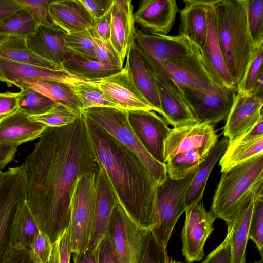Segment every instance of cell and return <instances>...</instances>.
<instances>
[{
    "label": "cell",
    "mask_w": 263,
    "mask_h": 263,
    "mask_svg": "<svg viewBox=\"0 0 263 263\" xmlns=\"http://www.w3.org/2000/svg\"><path fill=\"white\" fill-rule=\"evenodd\" d=\"M206 21V39L200 50L204 66L213 81L219 87L235 88L236 86L227 70L222 54L217 31L213 0L208 1Z\"/></svg>",
    "instance_id": "2e32d148"
},
{
    "label": "cell",
    "mask_w": 263,
    "mask_h": 263,
    "mask_svg": "<svg viewBox=\"0 0 263 263\" xmlns=\"http://www.w3.org/2000/svg\"><path fill=\"white\" fill-rule=\"evenodd\" d=\"M97 263H119L111 241L107 234L97 247Z\"/></svg>",
    "instance_id": "816d5d0a"
},
{
    "label": "cell",
    "mask_w": 263,
    "mask_h": 263,
    "mask_svg": "<svg viewBox=\"0 0 263 263\" xmlns=\"http://www.w3.org/2000/svg\"><path fill=\"white\" fill-rule=\"evenodd\" d=\"M73 89L82 103L83 109L95 107H117L102 90L92 82H79L73 86Z\"/></svg>",
    "instance_id": "ab89813d"
},
{
    "label": "cell",
    "mask_w": 263,
    "mask_h": 263,
    "mask_svg": "<svg viewBox=\"0 0 263 263\" xmlns=\"http://www.w3.org/2000/svg\"><path fill=\"white\" fill-rule=\"evenodd\" d=\"M261 185L263 182L246 195L236 211L230 230L227 232L231 249L232 263H246V249L254 196Z\"/></svg>",
    "instance_id": "83f0119b"
},
{
    "label": "cell",
    "mask_w": 263,
    "mask_h": 263,
    "mask_svg": "<svg viewBox=\"0 0 263 263\" xmlns=\"http://www.w3.org/2000/svg\"><path fill=\"white\" fill-rule=\"evenodd\" d=\"M129 123L148 153L158 162L165 164L164 148L170 132L167 122L153 110L127 111Z\"/></svg>",
    "instance_id": "5bb4252c"
},
{
    "label": "cell",
    "mask_w": 263,
    "mask_h": 263,
    "mask_svg": "<svg viewBox=\"0 0 263 263\" xmlns=\"http://www.w3.org/2000/svg\"><path fill=\"white\" fill-rule=\"evenodd\" d=\"M178 11L175 0H143L134 13V18L148 32L167 35Z\"/></svg>",
    "instance_id": "603a6c76"
},
{
    "label": "cell",
    "mask_w": 263,
    "mask_h": 263,
    "mask_svg": "<svg viewBox=\"0 0 263 263\" xmlns=\"http://www.w3.org/2000/svg\"><path fill=\"white\" fill-rule=\"evenodd\" d=\"M168 263H181V262H180L179 261H176V260H174L171 259L168 260Z\"/></svg>",
    "instance_id": "e7e4bbea"
},
{
    "label": "cell",
    "mask_w": 263,
    "mask_h": 263,
    "mask_svg": "<svg viewBox=\"0 0 263 263\" xmlns=\"http://www.w3.org/2000/svg\"><path fill=\"white\" fill-rule=\"evenodd\" d=\"M38 25L22 8L0 23V35L26 38L35 32Z\"/></svg>",
    "instance_id": "74e56055"
},
{
    "label": "cell",
    "mask_w": 263,
    "mask_h": 263,
    "mask_svg": "<svg viewBox=\"0 0 263 263\" xmlns=\"http://www.w3.org/2000/svg\"><path fill=\"white\" fill-rule=\"evenodd\" d=\"M52 244L49 236L40 230L28 249L30 257L35 263H48L51 254Z\"/></svg>",
    "instance_id": "f6af8a7d"
},
{
    "label": "cell",
    "mask_w": 263,
    "mask_h": 263,
    "mask_svg": "<svg viewBox=\"0 0 263 263\" xmlns=\"http://www.w3.org/2000/svg\"><path fill=\"white\" fill-rule=\"evenodd\" d=\"M0 58L17 63L63 70L61 66L36 55L28 47L25 38L18 36H10L0 44Z\"/></svg>",
    "instance_id": "d6a6232c"
},
{
    "label": "cell",
    "mask_w": 263,
    "mask_h": 263,
    "mask_svg": "<svg viewBox=\"0 0 263 263\" xmlns=\"http://www.w3.org/2000/svg\"><path fill=\"white\" fill-rule=\"evenodd\" d=\"M197 168L185 177L175 180L168 175L158 186L156 198V226L151 230L157 242L166 248L174 227L185 212L186 191Z\"/></svg>",
    "instance_id": "52a82bcc"
},
{
    "label": "cell",
    "mask_w": 263,
    "mask_h": 263,
    "mask_svg": "<svg viewBox=\"0 0 263 263\" xmlns=\"http://www.w3.org/2000/svg\"><path fill=\"white\" fill-rule=\"evenodd\" d=\"M166 248L160 245L150 231L141 263H168Z\"/></svg>",
    "instance_id": "681fc988"
},
{
    "label": "cell",
    "mask_w": 263,
    "mask_h": 263,
    "mask_svg": "<svg viewBox=\"0 0 263 263\" xmlns=\"http://www.w3.org/2000/svg\"><path fill=\"white\" fill-rule=\"evenodd\" d=\"M17 148L16 146L0 144V170L13 160Z\"/></svg>",
    "instance_id": "91938a15"
},
{
    "label": "cell",
    "mask_w": 263,
    "mask_h": 263,
    "mask_svg": "<svg viewBox=\"0 0 263 263\" xmlns=\"http://www.w3.org/2000/svg\"><path fill=\"white\" fill-rule=\"evenodd\" d=\"M126 57L124 68L135 87L151 106L153 111L161 115L155 79L144 56L134 42Z\"/></svg>",
    "instance_id": "484cf974"
},
{
    "label": "cell",
    "mask_w": 263,
    "mask_h": 263,
    "mask_svg": "<svg viewBox=\"0 0 263 263\" xmlns=\"http://www.w3.org/2000/svg\"><path fill=\"white\" fill-rule=\"evenodd\" d=\"M112 8L103 17L95 20L94 27L90 29L93 37L103 41H108L110 39L111 24Z\"/></svg>",
    "instance_id": "f5cc1de1"
},
{
    "label": "cell",
    "mask_w": 263,
    "mask_h": 263,
    "mask_svg": "<svg viewBox=\"0 0 263 263\" xmlns=\"http://www.w3.org/2000/svg\"><path fill=\"white\" fill-rule=\"evenodd\" d=\"M48 13L52 23L67 34L90 29L95 20L80 0L51 1Z\"/></svg>",
    "instance_id": "cb8c5ba5"
},
{
    "label": "cell",
    "mask_w": 263,
    "mask_h": 263,
    "mask_svg": "<svg viewBox=\"0 0 263 263\" xmlns=\"http://www.w3.org/2000/svg\"><path fill=\"white\" fill-rule=\"evenodd\" d=\"M97 172L82 175L74 186L69 224L70 248L73 253L85 251L90 239L94 219Z\"/></svg>",
    "instance_id": "8992f818"
},
{
    "label": "cell",
    "mask_w": 263,
    "mask_h": 263,
    "mask_svg": "<svg viewBox=\"0 0 263 263\" xmlns=\"http://www.w3.org/2000/svg\"><path fill=\"white\" fill-rule=\"evenodd\" d=\"M261 154H263V137L251 141L228 143L219 161L221 172Z\"/></svg>",
    "instance_id": "e575fe53"
},
{
    "label": "cell",
    "mask_w": 263,
    "mask_h": 263,
    "mask_svg": "<svg viewBox=\"0 0 263 263\" xmlns=\"http://www.w3.org/2000/svg\"><path fill=\"white\" fill-rule=\"evenodd\" d=\"M131 0H114L109 41L124 63L133 44L136 29Z\"/></svg>",
    "instance_id": "d4e9b609"
},
{
    "label": "cell",
    "mask_w": 263,
    "mask_h": 263,
    "mask_svg": "<svg viewBox=\"0 0 263 263\" xmlns=\"http://www.w3.org/2000/svg\"><path fill=\"white\" fill-rule=\"evenodd\" d=\"M10 36L0 35V44L6 40Z\"/></svg>",
    "instance_id": "be15d7a7"
},
{
    "label": "cell",
    "mask_w": 263,
    "mask_h": 263,
    "mask_svg": "<svg viewBox=\"0 0 263 263\" xmlns=\"http://www.w3.org/2000/svg\"><path fill=\"white\" fill-rule=\"evenodd\" d=\"M118 202L117 196L107 176L100 167L96 173L93 224L86 249L92 250L96 249L106 235L112 212Z\"/></svg>",
    "instance_id": "ffe728a7"
},
{
    "label": "cell",
    "mask_w": 263,
    "mask_h": 263,
    "mask_svg": "<svg viewBox=\"0 0 263 263\" xmlns=\"http://www.w3.org/2000/svg\"><path fill=\"white\" fill-rule=\"evenodd\" d=\"M247 23L255 49L263 45V0H246Z\"/></svg>",
    "instance_id": "60d3db41"
},
{
    "label": "cell",
    "mask_w": 263,
    "mask_h": 263,
    "mask_svg": "<svg viewBox=\"0 0 263 263\" xmlns=\"http://www.w3.org/2000/svg\"><path fill=\"white\" fill-rule=\"evenodd\" d=\"M20 84L28 86L56 102L64 103L79 112L83 109L75 94L73 86L69 84L50 80H30L18 83L15 86Z\"/></svg>",
    "instance_id": "836d02e7"
},
{
    "label": "cell",
    "mask_w": 263,
    "mask_h": 263,
    "mask_svg": "<svg viewBox=\"0 0 263 263\" xmlns=\"http://www.w3.org/2000/svg\"><path fill=\"white\" fill-rule=\"evenodd\" d=\"M26 201L23 167H11L0 175V263H6L10 250V227L14 213Z\"/></svg>",
    "instance_id": "9c48e42d"
},
{
    "label": "cell",
    "mask_w": 263,
    "mask_h": 263,
    "mask_svg": "<svg viewBox=\"0 0 263 263\" xmlns=\"http://www.w3.org/2000/svg\"><path fill=\"white\" fill-rule=\"evenodd\" d=\"M180 10L179 34L184 36L200 50L205 41L207 32V0H184Z\"/></svg>",
    "instance_id": "f1b7e54d"
},
{
    "label": "cell",
    "mask_w": 263,
    "mask_h": 263,
    "mask_svg": "<svg viewBox=\"0 0 263 263\" xmlns=\"http://www.w3.org/2000/svg\"><path fill=\"white\" fill-rule=\"evenodd\" d=\"M142 54L148 62L163 69L179 88L205 92L221 88L214 83L207 72L198 47L183 57L165 61L155 60Z\"/></svg>",
    "instance_id": "30bf717a"
},
{
    "label": "cell",
    "mask_w": 263,
    "mask_h": 263,
    "mask_svg": "<svg viewBox=\"0 0 263 263\" xmlns=\"http://www.w3.org/2000/svg\"><path fill=\"white\" fill-rule=\"evenodd\" d=\"M150 231L137 226L118 202L107 230L119 263H141Z\"/></svg>",
    "instance_id": "ba28073f"
},
{
    "label": "cell",
    "mask_w": 263,
    "mask_h": 263,
    "mask_svg": "<svg viewBox=\"0 0 263 263\" xmlns=\"http://www.w3.org/2000/svg\"><path fill=\"white\" fill-rule=\"evenodd\" d=\"M30 80H50L74 86L85 81L64 70L47 68L36 65L17 63L0 58V81L9 86Z\"/></svg>",
    "instance_id": "44dd1931"
},
{
    "label": "cell",
    "mask_w": 263,
    "mask_h": 263,
    "mask_svg": "<svg viewBox=\"0 0 263 263\" xmlns=\"http://www.w3.org/2000/svg\"><path fill=\"white\" fill-rule=\"evenodd\" d=\"M65 39L67 48L73 54L97 61L95 42L90 29L66 34Z\"/></svg>",
    "instance_id": "b9f144b4"
},
{
    "label": "cell",
    "mask_w": 263,
    "mask_h": 263,
    "mask_svg": "<svg viewBox=\"0 0 263 263\" xmlns=\"http://www.w3.org/2000/svg\"><path fill=\"white\" fill-rule=\"evenodd\" d=\"M26 201L16 209L10 227V245L17 249H29L40 231Z\"/></svg>",
    "instance_id": "4dcf8cb0"
},
{
    "label": "cell",
    "mask_w": 263,
    "mask_h": 263,
    "mask_svg": "<svg viewBox=\"0 0 263 263\" xmlns=\"http://www.w3.org/2000/svg\"><path fill=\"white\" fill-rule=\"evenodd\" d=\"M74 263H97V248L92 250L86 249L80 253H73Z\"/></svg>",
    "instance_id": "94428289"
},
{
    "label": "cell",
    "mask_w": 263,
    "mask_h": 263,
    "mask_svg": "<svg viewBox=\"0 0 263 263\" xmlns=\"http://www.w3.org/2000/svg\"><path fill=\"white\" fill-rule=\"evenodd\" d=\"M134 43L145 56L157 61L181 58L192 53L197 46L186 37L169 36L136 30Z\"/></svg>",
    "instance_id": "9a60e30c"
},
{
    "label": "cell",
    "mask_w": 263,
    "mask_h": 263,
    "mask_svg": "<svg viewBox=\"0 0 263 263\" xmlns=\"http://www.w3.org/2000/svg\"><path fill=\"white\" fill-rule=\"evenodd\" d=\"M262 106V98L237 91L223 128L228 143L236 141L263 117Z\"/></svg>",
    "instance_id": "ac0fdd59"
},
{
    "label": "cell",
    "mask_w": 263,
    "mask_h": 263,
    "mask_svg": "<svg viewBox=\"0 0 263 263\" xmlns=\"http://www.w3.org/2000/svg\"><path fill=\"white\" fill-rule=\"evenodd\" d=\"M202 263H232L231 249L229 236L206 256Z\"/></svg>",
    "instance_id": "f907efd6"
},
{
    "label": "cell",
    "mask_w": 263,
    "mask_h": 263,
    "mask_svg": "<svg viewBox=\"0 0 263 263\" xmlns=\"http://www.w3.org/2000/svg\"><path fill=\"white\" fill-rule=\"evenodd\" d=\"M93 41L97 61L103 64L123 68V63L109 41H103L95 37H93Z\"/></svg>",
    "instance_id": "c3c4849f"
},
{
    "label": "cell",
    "mask_w": 263,
    "mask_h": 263,
    "mask_svg": "<svg viewBox=\"0 0 263 263\" xmlns=\"http://www.w3.org/2000/svg\"><path fill=\"white\" fill-rule=\"evenodd\" d=\"M21 9L16 0H0V23Z\"/></svg>",
    "instance_id": "6f0895ef"
},
{
    "label": "cell",
    "mask_w": 263,
    "mask_h": 263,
    "mask_svg": "<svg viewBox=\"0 0 263 263\" xmlns=\"http://www.w3.org/2000/svg\"><path fill=\"white\" fill-rule=\"evenodd\" d=\"M249 239L256 245L262 258L263 185L256 192L249 228Z\"/></svg>",
    "instance_id": "7bdbcfd3"
},
{
    "label": "cell",
    "mask_w": 263,
    "mask_h": 263,
    "mask_svg": "<svg viewBox=\"0 0 263 263\" xmlns=\"http://www.w3.org/2000/svg\"><path fill=\"white\" fill-rule=\"evenodd\" d=\"M261 137H263V117H261L249 130L233 142L251 141Z\"/></svg>",
    "instance_id": "680465c9"
},
{
    "label": "cell",
    "mask_w": 263,
    "mask_h": 263,
    "mask_svg": "<svg viewBox=\"0 0 263 263\" xmlns=\"http://www.w3.org/2000/svg\"><path fill=\"white\" fill-rule=\"evenodd\" d=\"M1 172H2V171H1V170H0V175H1Z\"/></svg>",
    "instance_id": "003e7915"
},
{
    "label": "cell",
    "mask_w": 263,
    "mask_h": 263,
    "mask_svg": "<svg viewBox=\"0 0 263 263\" xmlns=\"http://www.w3.org/2000/svg\"><path fill=\"white\" fill-rule=\"evenodd\" d=\"M80 114L67 104L58 102L48 111L42 115L29 116L28 118L48 127H59L73 122Z\"/></svg>",
    "instance_id": "f35d334b"
},
{
    "label": "cell",
    "mask_w": 263,
    "mask_h": 263,
    "mask_svg": "<svg viewBox=\"0 0 263 263\" xmlns=\"http://www.w3.org/2000/svg\"><path fill=\"white\" fill-rule=\"evenodd\" d=\"M84 117L100 166L107 176L119 203L137 226L151 231L157 225L159 184L134 152Z\"/></svg>",
    "instance_id": "7a4b0ae2"
},
{
    "label": "cell",
    "mask_w": 263,
    "mask_h": 263,
    "mask_svg": "<svg viewBox=\"0 0 263 263\" xmlns=\"http://www.w3.org/2000/svg\"><path fill=\"white\" fill-rule=\"evenodd\" d=\"M69 74L86 81H98L121 71L123 68L103 64L73 55L61 65Z\"/></svg>",
    "instance_id": "1f68e13d"
},
{
    "label": "cell",
    "mask_w": 263,
    "mask_h": 263,
    "mask_svg": "<svg viewBox=\"0 0 263 263\" xmlns=\"http://www.w3.org/2000/svg\"><path fill=\"white\" fill-rule=\"evenodd\" d=\"M263 71H261L255 81L251 91L255 96L262 98Z\"/></svg>",
    "instance_id": "6125c7cd"
},
{
    "label": "cell",
    "mask_w": 263,
    "mask_h": 263,
    "mask_svg": "<svg viewBox=\"0 0 263 263\" xmlns=\"http://www.w3.org/2000/svg\"><path fill=\"white\" fill-rule=\"evenodd\" d=\"M263 45L256 48L252 55L243 78L237 86V91L251 92L256 80L262 70Z\"/></svg>",
    "instance_id": "ee69618b"
},
{
    "label": "cell",
    "mask_w": 263,
    "mask_h": 263,
    "mask_svg": "<svg viewBox=\"0 0 263 263\" xmlns=\"http://www.w3.org/2000/svg\"><path fill=\"white\" fill-rule=\"evenodd\" d=\"M6 263H35L30 256L28 249H17L11 248Z\"/></svg>",
    "instance_id": "9f6ffc18"
},
{
    "label": "cell",
    "mask_w": 263,
    "mask_h": 263,
    "mask_svg": "<svg viewBox=\"0 0 263 263\" xmlns=\"http://www.w3.org/2000/svg\"><path fill=\"white\" fill-rule=\"evenodd\" d=\"M145 60L155 79L161 115L167 123L177 127L196 123L179 86L163 69Z\"/></svg>",
    "instance_id": "7c38bea8"
},
{
    "label": "cell",
    "mask_w": 263,
    "mask_h": 263,
    "mask_svg": "<svg viewBox=\"0 0 263 263\" xmlns=\"http://www.w3.org/2000/svg\"><path fill=\"white\" fill-rule=\"evenodd\" d=\"M228 141L226 137L217 141L206 158L197 167L196 174L186 191V209L200 201L210 174L226 151Z\"/></svg>",
    "instance_id": "f546056e"
},
{
    "label": "cell",
    "mask_w": 263,
    "mask_h": 263,
    "mask_svg": "<svg viewBox=\"0 0 263 263\" xmlns=\"http://www.w3.org/2000/svg\"><path fill=\"white\" fill-rule=\"evenodd\" d=\"M81 112L134 152L159 184L165 180L166 164L158 162L143 147L129 123L127 111L118 107H95Z\"/></svg>",
    "instance_id": "5b68a950"
},
{
    "label": "cell",
    "mask_w": 263,
    "mask_h": 263,
    "mask_svg": "<svg viewBox=\"0 0 263 263\" xmlns=\"http://www.w3.org/2000/svg\"><path fill=\"white\" fill-rule=\"evenodd\" d=\"M217 142L214 126L205 123L174 127L165 140L164 158L166 161L176 154L198 148L209 151Z\"/></svg>",
    "instance_id": "e0dca14e"
},
{
    "label": "cell",
    "mask_w": 263,
    "mask_h": 263,
    "mask_svg": "<svg viewBox=\"0 0 263 263\" xmlns=\"http://www.w3.org/2000/svg\"><path fill=\"white\" fill-rule=\"evenodd\" d=\"M69 226L52 244L48 263H70L71 254Z\"/></svg>",
    "instance_id": "7dc6e473"
},
{
    "label": "cell",
    "mask_w": 263,
    "mask_h": 263,
    "mask_svg": "<svg viewBox=\"0 0 263 263\" xmlns=\"http://www.w3.org/2000/svg\"><path fill=\"white\" fill-rule=\"evenodd\" d=\"M213 6L224 63L237 87L255 50L248 26L246 0H213Z\"/></svg>",
    "instance_id": "3957f363"
},
{
    "label": "cell",
    "mask_w": 263,
    "mask_h": 263,
    "mask_svg": "<svg viewBox=\"0 0 263 263\" xmlns=\"http://www.w3.org/2000/svg\"><path fill=\"white\" fill-rule=\"evenodd\" d=\"M180 88L196 123H205L213 126L227 118L237 93L236 88H221L208 92L189 88Z\"/></svg>",
    "instance_id": "8fae6325"
},
{
    "label": "cell",
    "mask_w": 263,
    "mask_h": 263,
    "mask_svg": "<svg viewBox=\"0 0 263 263\" xmlns=\"http://www.w3.org/2000/svg\"><path fill=\"white\" fill-rule=\"evenodd\" d=\"M263 182V154L222 173L213 197L210 212L223 219L230 230L241 201L252 189Z\"/></svg>",
    "instance_id": "277c9868"
},
{
    "label": "cell",
    "mask_w": 263,
    "mask_h": 263,
    "mask_svg": "<svg viewBox=\"0 0 263 263\" xmlns=\"http://www.w3.org/2000/svg\"><path fill=\"white\" fill-rule=\"evenodd\" d=\"M66 34L53 24L38 25L35 32L25 40L28 47L36 55L61 66L73 55L66 46Z\"/></svg>",
    "instance_id": "7402d4cb"
},
{
    "label": "cell",
    "mask_w": 263,
    "mask_h": 263,
    "mask_svg": "<svg viewBox=\"0 0 263 263\" xmlns=\"http://www.w3.org/2000/svg\"><path fill=\"white\" fill-rule=\"evenodd\" d=\"M90 82L98 86L118 108L126 111L153 110L135 87L124 67L121 71L115 74Z\"/></svg>",
    "instance_id": "d6986e66"
},
{
    "label": "cell",
    "mask_w": 263,
    "mask_h": 263,
    "mask_svg": "<svg viewBox=\"0 0 263 263\" xmlns=\"http://www.w3.org/2000/svg\"><path fill=\"white\" fill-rule=\"evenodd\" d=\"M186 218L181 233L182 251L188 263L201 260L207 238L213 230L216 218L200 201L185 210Z\"/></svg>",
    "instance_id": "4fadbf2b"
},
{
    "label": "cell",
    "mask_w": 263,
    "mask_h": 263,
    "mask_svg": "<svg viewBox=\"0 0 263 263\" xmlns=\"http://www.w3.org/2000/svg\"><path fill=\"white\" fill-rule=\"evenodd\" d=\"M18 109L28 116L43 114L50 110L58 102L40 92L23 84L17 86Z\"/></svg>",
    "instance_id": "8d00e7d4"
},
{
    "label": "cell",
    "mask_w": 263,
    "mask_h": 263,
    "mask_svg": "<svg viewBox=\"0 0 263 263\" xmlns=\"http://www.w3.org/2000/svg\"><path fill=\"white\" fill-rule=\"evenodd\" d=\"M252 263H262V260L254 262Z\"/></svg>",
    "instance_id": "03108f58"
},
{
    "label": "cell",
    "mask_w": 263,
    "mask_h": 263,
    "mask_svg": "<svg viewBox=\"0 0 263 263\" xmlns=\"http://www.w3.org/2000/svg\"><path fill=\"white\" fill-rule=\"evenodd\" d=\"M18 92L0 93V117L18 109Z\"/></svg>",
    "instance_id": "11a10c76"
},
{
    "label": "cell",
    "mask_w": 263,
    "mask_h": 263,
    "mask_svg": "<svg viewBox=\"0 0 263 263\" xmlns=\"http://www.w3.org/2000/svg\"><path fill=\"white\" fill-rule=\"evenodd\" d=\"M94 20L105 15L112 8L114 0H80Z\"/></svg>",
    "instance_id": "db71d44e"
},
{
    "label": "cell",
    "mask_w": 263,
    "mask_h": 263,
    "mask_svg": "<svg viewBox=\"0 0 263 263\" xmlns=\"http://www.w3.org/2000/svg\"><path fill=\"white\" fill-rule=\"evenodd\" d=\"M39 25L53 24L48 13L49 0H16Z\"/></svg>",
    "instance_id": "bcb514c9"
},
{
    "label": "cell",
    "mask_w": 263,
    "mask_h": 263,
    "mask_svg": "<svg viewBox=\"0 0 263 263\" xmlns=\"http://www.w3.org/2000/svg\"><path fill=\"white\" fill-rule=\"evenodd\" d=\"M22 165L27 203L53 243L69 226L77 180L100 168L84 116L81 112L66 126L48 127Z\"/></svg>",
    "instance_id": "6da1fadb"
},
{
    "label": "cell",
    "mask_w": 263,
    "mask_h": 263,
    "mask_svg": "<svg viewBox=\"0 0 263 263\" xmlns=\"http://www.w3.org/2000/svg\"><path fill=\"white\" fill-rule=\"evenodd\" d=\"M29 116L18 109L0 117V144L17 147L40 138L48 127L29 119Z\"/></svg>",
    "instance_id": "4316f807"
},
{
    "label": "cell",
    "mask_w": 263,
    "mask_h": 263,
    "mask_svg": "<svg viewBox=\"0 0 263 263\" xmlns=\"http://www.w3.org/2000/svg\"><path fill=\"white\" fill-rule=\"evenodd\" d=\"M210 151L198 148L176 154L166 162L167 174L171 178L181 179L196 170Z\"/></svg>",
    "instance_id": "d590c367"
}]
</instances>
